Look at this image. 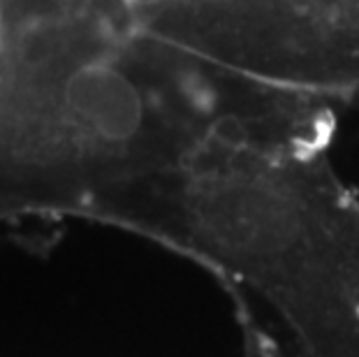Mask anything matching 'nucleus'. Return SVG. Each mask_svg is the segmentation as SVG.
<instances>
[{
    "label": "nucleus",
    "mask_w": 359,
    "mask_h": 357,
    "mask_svg": "<svg viewBox=\"0 0 359 357\" xmlns=\"http://www.w3.org/2000/svg\"><path fill=\"white\" fill-rule=\"evenodd\" d=\"M332 137H232L116 202L262 302L294 357H359V197Z\"/></svg>",
    "instance_id": "f257e3e1"
},
{
    "label": "nucleus",
    "mask_w": 359,
    "mask_h": 357,
    "mask_svg": "<svg viewBox=\"0 0 359 357\" xmlns=\"http://www.w3.org/2000/svg\"><path fill=\"white\" fill-rule=\"evenodd\" d=\"M147 33L262 86L359 97V0H128Z\"/></svg>",
    "instance_id": "f03ea898"
}]
</instances>
